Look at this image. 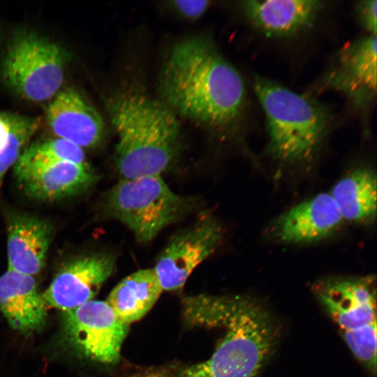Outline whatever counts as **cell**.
I'll use <instances>...</instances> for the list:
<instances>
[{
    "label": "cell",
    "instance_id": "7",
    "mask_svg": "<svg viewBox=\"0 0 377 377\" xmlns=\"http://www.w3.org/2000/svg\"><path fill=\"white\" fill-rule=\"evenodd\" d=\"M66 339L84 356L106 364L117 362L128 325L121 321L106 301L90 300L66 311Z\"/></svg>",
    "mask_w": 377,
    "mask_h": 377
},
{
    "label": "cell",
    "instance_id": "1",
    "mask_svg": "<svg viewBox=\"0 0 377 377\" xmlns=\"http://www.w3.org/2000/svg\"><path fill=\"white\" fill-rule=\"evenodd\" d=\"M163 103L175 114L214 128L236 122L246 103L238 71L208 40L191 37L170 50L160 76Z\"/></svg>",
    "mask_w": 377,
    "mask_h": 377
},
{
    "label": "cell",
    "instance_id": "14",
    "mask_svg": "<svg viewBox=\"0 0 377 377\" xmlns=\"http://www.w3.org/2000/svg\"><path fill=\"white\" fill-rule=\"evenodd\" d=\"M46 117L52 132L80 148L92 147L102 140L101 116L78 92L71 89L56 94Z\"/></svg>",
    "mask_w": 377,
    "mask_h": 377
},
{
    "label": "cell",
    "instance_id": "10",
    "mask_svg": "<svg viewBox=\"0 0 377 377\" xmlns=\"http://www.w3.org/2000/svg\"><path fill=\"white\" fill-rule=\"evenodd\" d=\"M343 222L330 193L322 192L281 213L269 230L272 239L281 244H311L334 235Z\"/></svg>",
    "mask_w": 377,
    "mask_h": 377
},
{
    "label": "cell",
    "instance_id": "9",
    "mask_svg": "<svg viewBox=\"0 0 377 377\" xmlns=\"http://www.w3.org/2000/svg\"><path fill=\"white\" fill-rule=\"evenodd\" d=\"M313 291L341 332L376 321L374 276L326 277L313 285Z\"/></svg>",
    "mask_w": 377,
    "mask_h": 377
},
{
    "label": "cell",
    "instance_id": "2",
    "mask_svg": "<svg viewBox=\"0 0 377 377\" xmlns=\"http://www.w3.org/2000/svg\"><path fill=\"white\" fill-rule=\"evenodd\" d=\"M117 135L115 163L121 179L159 175L178 156L180 127L163 102L136 90L116 93L107 104Z\"/></svg>",
    "mask_w": 377,
    "mask_h": 377
},
{
    "label": "cell",
    "instance_id": "20",
    "mask_svg": "<svg viewBox=\"0 0 377 377\" xmlns=\"http://www.w3.org/2000/svg\"><path fill=\"white\" fill-rule=\"evenodd\" d=\"M39 117L0 111V180L40 126Z\"/></svg>",
    "mask_w": 377,
    "mask_h": 377
},
{
    "label": "cell",
    "instance_id": "3",
    "mask_svg": "<svg viewBox=\"0 0 377 377\" xmlns=\"http://www.w3.org/2000/svg\"><path fill=\"white\" fill-rule=\"evenodd\" d=\"M221 327L226 334L207 360L135 369L122 377H257L277 337L269 313L255 298L243 295Z\"/></svg>",
    "mask_w": 377,
    "mask_h": 377
},
{
    "label": "cell",
    "instance_id": "24",
    "mask_svg": "<svg viewBox=\"0 0 377 377\" xmlns=\"http://www.w3.org/2000/svg\"><path fill=\"white\" fill-rule=\"evenodd\" d=\"M209 1L206 0L175 1L173 6L182 16L189 19H198L207 10Z\"/></svg>",
    "mask_w": 377,
    "mask_h": 377
},
{
    "label": "cell",
    "instance_id": "18",
    "mask_svg": "<svg viewBox=\"0 0 377 377\" xmlns=\"http://www.w3.org/2000/svg\"><path fill=\"white\" fill-rule=\"evenodd\" d=\"M344 222L373 224L377 214V179L369 167L356 168L340 178L329 192Z\"/></svg>",
    "mask_w": 377,
    "mask_h": 377
},
{
    "label": "cell",
    "instance_id": "4",
    "mask_svg": "<svg viewBox=\"0 0 377 377\" xmlns=\"http://www.w3.org/2000/svg\"><path fill=\"white\" fill-rule=\"evenodd\" d=\"M253 89L266 118L267 154L288 165L311 161L327 133L326 110L310 98L265 77H256Z\"/></svg>",
    "mask_w": 377,
    "mask_h": 377
},
{
    "label": "cell",
    "instance_id": "15",
    "mask_svg": "<svg viewBox=\"0 0 377 377\" xmlns=\"http://www.w3.org/2000/svg\"><path fill=\"white\" fill-rule=\"evenodd\" d=\"M242 9L250 22L269 37L289 36L310 27L323 8L317 0L245 1Z\"/></svg>",
    "mask_w": 377,
    "mask_h": 377
},
{
    "label": "cell",
    "instance_id": "12",
    "mask_svg": "<svg viewBox=\"0 0 377 377\" xmlns=\"http://www.w3.org/2000/svg\"><path fill=\"white\" fill-rule=\"evenodd\" d=\"M15 176L20 188L31 198L51 201L87 190L96 177L87 163L29 160L20 157Z\"/></svg>",
    "mask_w": 377,
    "mask_h": 377
},
{
    "label": "cell",
    "instance_id": "21",
    "mask_svg": "<svg viewBox=\"0 0 377 377\" xmlns=\"http://www.w3.org/2000/svg\"><path fill=\"white\" fill-rule=\"evenodd\" d=\"M29 160L68 161L87 163L83 149L61 138L51 139L26 147L20 156Z\"/></svg>",
    "mask_w": 377,
    "mask_h": 377
},
{
    "label": "cell",
    "instance_id": "5",
    "mask_svg": "<svg viewBox=\"0 0 377 377\" xmlns=\"http://www.w3.org/2000/svg\"><path fill=\"white\" fill-rule=\"evenodd\" d=\"M192 198L173 192L161 176L121 179L108 192V214L126 225L138 242L148 243L193 207Z\"/></svg>",
    "mask_w": 377,
    "mask_h": 377
},
{
    "label": "cell",
    "instance_id": "6",
    "mask_svg": "<svg viewBox=\"0 0 377 377\" xmlns=\"http://www.w3.org/2000/svg\"><path fill=\"white\" fill-rule=\"evenodd\" d=\"M67 54L57 43L34 33H24L13 40L3 61L6 84L32 101L54 97L64 80Z\"/></svg>",
    "mask_w": 377,
    "mask_h": 377
},
{
    "label": "cell",
    "instance_id": "23",
    "mask_svg": "<svg viewBox=\"0 0 377 377\" xmlns=\"http://www.w3.org/2000/svg\"><path fill=\"white\" fill-rule=\"evenodd\" d=\"M376 0L362 1L357 5L360 22L369 35L376 36L377 28Z\"/></svg>",
    "mask_w": 377,
    "mask_h": 377
},
{
    "label": "cell",
    "instance_id": "8",
    "mask_svg": "<svg viewBox=\"0 0 377 377\" xmlns=\"http://www.w3.org/2000/svg\"><path fill=\"white\" fill-rule=\"evenodd\" d=\"M223 235L219 221L205 214L193 225L174 235L153 268L163 290L181 288L193 269L220 246Z\"/></svg>",
    "mask_w": 377,
    "mask_h": 377
},
{
    "label": "cell",
    "instance_id": "16",
    "mask_svg": "<svg viewBox=\"0 0 377 377\" xmlns=\"http://www.w3.org/2000/svg\"><path fill=\"white\" fill-rule=\"evenodd\" d=\"M46 307L33 276L8 269L0 276V309L12 328L24 334L40 330Z\"/></svg>",
    "mask_w": 377,
    "mask_h": 377
},
{
    "label": "cell",
    "instance_id": "22",
    "mask_svg": "<svg viewBox=\"0 0 377 377\" xmlns=\"http://www.w3.org/2000/svg\"><path fill=\"white\" fill-rule=\"evenodd\" d=\"M355 357L374 375L376 371V321L341 332Z\"/></svg>",
    "mask_w": 377,
    "mask_h": 377
},
{
    "label": "cell",
    "instance_id": "13",
    "mask_svg": "<svg viewBox=\"0 0 377 377\" xmlns=\"http://www.w3.org/2000/svg\"><path fill=\"white\" fill-rule=\"evenodd\" d=\"M376 36L344 47L325 78V85L343 92L357 104H371L376 94Z\"/></svg>",
    "mask_w": 377,
    "mask_h": 377
},
{
    "label": "cell",
    "instance_id": "19",
    "mask_svg": "<svg viewBox=\"0 0 377 377\" xmlns=\"http://www.w3.org/2000/svg\"><path fill=\"white\" fill-rule=\"evenodd\" d=\"M162 291L154 269H144L124 278L110 292L106 302L117 317L129 325L151 309Z\"/></svg>",
    "mask_w": 377,
    "mask_h": 377
},
{
    "label": "cell",
    "instance_id": "17",
    "mask_svg": "<svg viewBox=\"0 0 377 377\" xmlns=\"http://www.w3.org/2000/svg\"><path fill=\"white\" fill-rule=\"evenodd\" d=\"M51 237L52 227L46 221L27 214L13 216L8 227V269L29 276L38 274Z\"/></svg>",
    "mask_w": 377,
    "mask_h": 377
},
{
    "label": "cell",
    "instance_id": "11",
    "mask_svg": "<svg viewBox=\"0 0 377 377\" xmlns=\"http://www.w3.org/2000/svg\"><path fill=\"white\" fill-rule=\"evenodd\" d=\"M108 253L80 256L64 264L42 293L46 306L64 312L92 300L115 269Z\"/></svg>",
    "mask_w": 377,
    "mask_h": 377
}]
</instances>
